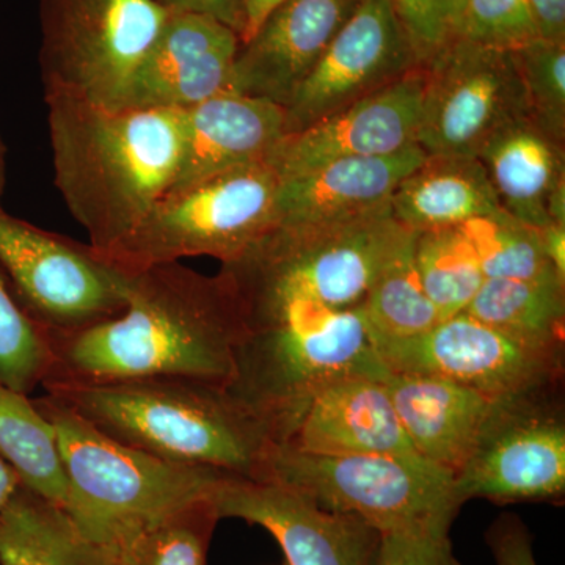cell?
<instances>
[{"mask_svg":"<svg viewBox=\"0 0 565 565\" xmlns=\"http://www.w3.org/2000/svg\"><path fill=\"white\" fill-rule=\"evenodd\" d=\"M212 503L221 519L244 520L273 534L289 565L374 564L377 530L289 487L232 476Z\"/></svg>","mask_w":565,"mask_h":565,"instance_id":"obj_15","label":"cell"},{"mask_svg":"<svg viewBox=\"0 0 565 565\" xmlns=\"http://www.w3.org/2000/svg\"><path fill=\"white\" fill-rule=\"evenodd\" d=\"M0 459L13 468L22 486L65 508L68 498L54 427L29 394L0 382Z\"/></svg>","mask_w":565,"mask_h":565,"instance_id":"obj_27","label":"cell"},{"mask_svg":"<svg viewBox=\"0 0 565 565\" xmlns=\"http://www.w3.org/2000/svg\"><path fill=\"white\" fill-rule=\"evenodd\" d=\"M452 39L514 52L541 32L530 0H462Z\"/></svg>","mask_w":565,"mask_h":565,"instance_id":"obj_34","label":"cell"},{"mask_svg":"<svg viewBox=\"0 0 565 565\" xmlns=\"http://www.w3.org/2000/svg\"><path fill=\"white\" fill-rule=\"evenodd\" d=\"M565 282L486 278L463 313L533 348L563 351Z\"/></svg>","mask_w":565,"mask_h":565,"instance_id":"obj_26","label":"cell"},{"mask_svg":"<svg viewBox=\"0 0 565 565\" xmlns=\"http://www.w3.org/2000/svg\"><path fill=\"white\" fill-rule=\"evenodd\" d=\"M423 70L418 145L429 156L478 158L500 129L531 117L512 52L451 39Z\"/></svg>","mask_w":565,"mask_h":565,"instance_id":"obj_11","label":"cell"},{"mask_svg":"<svg viewBox=\"0 0 565 565\" xmlns=\"http://www.w3.org/2000/svg\"><path fill=\"white\" fill-rule=\"evenodd\" d=\"M33 403L57 437L68 486L65 511L93 541L115 544L137 527L212 501L233 476L170 462L111 440L47 394Z\"/></svg>","mask_w":565,"mask_h":565,"instance_id":"obj_5","label":"cell"},{"mask_svg":"<svg viewBox=\"0 0 565 565\" xmlns=\"http://www.w3.org/2000/svg\"><path fill=\"white\" fill-rule=\"evenodd\" d=\"M44 96L121 109L134 73L172 11L156 0H40Z\"/></svg>","mask_w":565,"mask_h":565,"instance_id":"obj_9","label":"cell"},{"mask_svg":"<svg viewBox=\"0 0 565 565\" xmlns=\"http://www.w3.org/2000/svg\"><path fill=\"white\" fill-rule=\"evenodd\" d=\"M156 2L170 11L206 14L239 33L243 0H156Z\"/></svg>","mask_w":565,"mask_h":565,"instance_id":"obj_38","label":"cell"},{"mask_svg":"<svg viewBox=\"0 0 565 565\" xmlns=\"http://www.w3.org/2000/svg\"><path fill=\"white\" fill-rule=\"evenodd\" d=\"M54 182L98 255L134 232L177 178L185 115L44 96Z\"/></svg>","mask_w":565,"mask_h":565,"instance_id":"obj_2","label":"cell"},{"mask_svg":"<svg viewBox=\"0 0 565 565\" xmlns=\"http://www.w3.org/2000/svg\"><path fill=\"white\" fill-rule=\"evenodd\" d=\"M426 158L414 145L394 154L338 159L282 178L275 200L277 226L341 221L390 203L397 184Z\"/></svg>","mask_w":565,"mask_h":565,"instance_id":"obj_22","label":"cell"},{"mask_svg":"<svg viewBox=\"0 0 565 565\" xmlns=\"http://www.w3.org/2000/svg\"><path fill=\"white\" fill-rule=\"evenodd\" d=\"M0 273L14 300L46 334L66 333L120 313L131 273L90 244L13 217L0 204Z\"/></svg>","mask_w":565,"mask_h":565,"instance_id":"obj_10","label":"cell"},{"mask_svg":"<svg viewBox=\"0 0 565 565\" xmlns=\"http://www.w3.org/2000/svg\"><path fill=\"white\" fill-rule=\"evenodd\" d=\"M180 169L169 192L270 161L285 132V109L264 99L226 92L184 110Z\"/></svg>","mask_w":565,"mask_h":565,"instance_id":"obj_21","label":"cell"},{"mask_svg":"<svg viewBox=\"0 0 565 565\" xmlns=\"http://www.w3.org/2000/svg\"><path fill=\"white\" fill-rule=\"evenodd\" d=\"M120 313L47 334L46 386L191 379L228 386L245 337L228 274L204 275L182 263L131 273Z\"/></svg>","mask_w":565,"mask_h":565,"instance_id":"obj_1","label":"cell"},{"mask_svg":"<svg viewBox=\"0 0 565 565\" xmlns=\"http://www.w3.org/2000/svg\"><path fill=\"white\" fill-rule=\"evenodd\" d=\"M98 433L148 455L259 481L273 427L228 388L191 379L46 386Z\"/></svg>","mask_w":565,"mask_h":565,"instance_id":"obj_3","label":"cell"},{"mask_svg":"<svg viewBox=\"0 0 565 565\" xmlns=\"http://www.w3.org/2000/svg\"><path fill=\"white\" fill-rule=\"evenodd\" d=\"M460 501L559 500L565 492V424L546 394L504 403L455 475Z\"/></svg>","mask_w":565,"mask_h":565,"instance_id":"obj_14","label":"cell"},{"mask_svg":"<svg viewBox=\"0 0 565 565\" xmlns=\"http://www.w3.org/2000/svg\"><path fill=\"white\" fill-rule=\"evenodd\" d=\"M390 206L396 222L415 233L459 228L501 207L478 158L429 154L397 184Z\"/></svg>","mask_w":565,"mask_h":565,"instance_id":"obj_24","label":"cell"},{"mask_svg":"<svg viewBox=\"0 0 565 565\" xmlns=\"http://www.w3.org/2000/svg\"><path fill=\"white\" fill-rule=\"evenodd\" d=\"M407 232L385 203L341 221L275 226L222 270L232 278L243 310L294 299L348 310L362 305Z\"/></svg>","mask_w":565,"mask_h":565,"instance_id":"obj_6","label":"cell"},{"mask_svg":"<svg viewBox=\"0 0 565 565\" xmlns=\"http://www.w3.org/2000/svg\"><path fill=\"white\" fill-rule=\"evenodd\" d=\"M7 150L6 141H3L2 134H0V204H2L3 193L7 189Z\"/></svg>","mask_w":565,"mask_h":565,"instance_id":"obj_43","label":"cell"},{"mask_svg":"<svg viewBox=\"0 0 565 565\" xmlns=\"http://www.w3.org/2000/svg\"><path fill=\"white\" fill-rule=\"evenodd\" d=\"M278 446L319 456L416 452L384 379L355 375L316 390L286 422Z\"/></svg>","mask_w":565,"mask_h":565,"instance_id":"obj_19","label":"cell"},{"mask_svg":"<svg viewBox=\"0 0 565 565\" xmlns=\"http://www.w3.org/2000/svg\"><path fill=\"white\" fill-rule=\"evenodd\" d=\"M239 33L206 14L172 11L134 73L121 109L185 110L232 92Z\"/></svg>","mask_w":565,"mask_h":565,"instance_id":"obj_17","label":"cell"},{"mask_svg":"<svg viewBox=\"0 0 565 565\" xmlns=\"http://www.w3.org/2000/svg\"><path fill=\"white\" fill-rule=\"evenodd\" d=\"M384 382L415 451L452 475L467 462L498 411L512 401L430 375L390 371Z\"/></svg>","mask_w":565,"mask_h":565,"instance_id":"obj_20","label":"cell"},{"mask_svg":"<svg viewBox=\"0 0 565 565\" xmlns=\"http://www.w3.org/2000/svg\"><path fill=\"white\" fill-rule=\"evenodd\" d=\"M278 185L280 174L266 161L167 192L103 258L126 273L196 256L236 263L277 226Z\"/></svg>","mask_w":565,"mask_h":565,"instance_id":"obj_7","label":"cell"},{"mask_svg":"<svg viewBox=\"0 0 565 565\" xmlns=\"http://www.w3.org/2000/svg\"><path fill=\"white\" fill-rule=\"evenodd\" d=\"M259 481L297 490L379 533L449 531L463 504L455 475L418 452L319 456L275 446Z\"/></svg>","mask_w":565,"mask_h":565,"instance_id":"obj_8","label":"cell"},{"mask_svg":"<svg viewBox=\"0 0 565 565\" xmlns=\"http://www.w3.org/2000/svg\"><path fill=\"white\" fill-rule=\"evenodd\" d=\"M539 236H541L542 250L546 259L555 267L557 275L565 280V225L550 223L539 230Z\"/></svg>","mask_w":565,"mask_h":565,"instance_id":"obj_41","label":"cell"},{"mask_svg":"<svg viewBox=\"0 0 565 565\" xmlns=\"http://www.w3.org/2000/svg\"><path fill=\"white\" fill-rule=\"evenodd\" d=\"M371 337L392 373L445 379L498 399L546 394L563 367V351L520 343L467 313L414 337Z\"/></svg>","mask_w":565,"mask_h":565,"instance_id":"obj_12","label":"cell"},{"mask_svg":"<svg viewBox=\"0 0 565 565\" xmlns=\"http://www.w3.org/2000/svg\"><path fill=\"white\" fill-rule=\"evenodd\" d=\"M533 120L553 139L565 137V41L537 39L512 52Z\"/></svg>","mask_w":565,"mask_h":565,"instance_id":"obj_33","label":"cell"},{"mask_svg":"<svg viewBox=\"0 0 565 565\" xmlns=\"http://www.w3.org/2000/svg\"><path fill=\"white\" fill-rule=\"evenodd\" d=\"M288 2L289 0H243L241 2V44L247 43L262 29L264 22Z\"/></svg>","mask_w":565,"mask_h":565,"instance_id":"obj_40","label":"cell"},{"mask_svg":"<svg viewBox=\"0 0 565 565\" xmlns=\"http://www.w3.org/2000/svg\"><path fill=\"white\" fill-rule=\"evenodd\" d=\"M415 263L424 291L441 319L463 313L486 281L478 256L460 228L416 233Z\"/></svg>","mask_w":565,"mask_h":565,"instance_id":"obj_30","label":"cell"},{"mask_svg":"<svg viewBox=\"0 0 565 565\" xmlns=\"http://www.w3.org/2000/svg\"><path fill=\"white\" fill-rule=\"evenodd\" d=\"M542 39L565 41V0H530Z\"/></svg>","mask_w":565,"mask_h":565,"instance_id":"obj_39","label":"cell"},{"mask_svg":"<svg viewBox=\"0 0 565 565\" xmlns=\"http://www.w3.org/2000/svg\"><path fill=\"white\" fill-rule=\"evenodd\" d=\"M21 484L22 482L14 473L13 468L6 460L0 459V511L6 508Z\"/></svg>","mask_w":565,"mask_h":565,"instance_id":"obj_42","label":"cell"},{"mask_svg":"<svg viewBox=\"0 0 565 565\" xmlns=\"http://www.w3.org/2000/svg\"><path fill=\"white\" fill-rule=\"evenodd\" d=\"M415 236L411 230L405 233L382 264L360 305L374 337H414L441 321L416 269Z\"/></svg>","mask_w":565,"mask_h":565,"instance_id":"obj_28","label":"cell"},{"mask_svg":"<svg viewBox=\"0 0 565 565\" xmlns=\"http://www.w3.org/2000/svg\"><path fill=\"white\" fill-rule=\"evenodd\" d=\"M459 228L470 241L486 278L565 282L546 259L539 230L503 207L471 218Z\"/></svg>","mask_w":565,"mask_h":565,"instance_id":"obj_31","label":"cell"},{"mask_svg":"<svg viewBox=\"0 0 565 565\" xmlns=\"http://www.w3.org/2000/svg\"><path fill=\"white\" fill-rule=\"evenodd\" d=\"M0 565H117V556L65 508L21 484L0 511Z\"/></svg>","mask_w":565,"mask_h":565,"instance_id":"obj_25","label":"cell"},{"mask_svg":"<svg viewBox=\"0 0 565 565\" xmlns=\"http://www.w3.org/2000/svg\"><path fill=\"white\" fill-rule=\"evenodd\" d=\"M448 534L446 530L381 533L373 565H459Z\"/></svg>","mask_w":565,"mask_h":565,"instance_id":"obj_36","label":"cell"},{"mask_svg":"<svg viewBox=\"0 0 565 565\" xmlns=\"http://www.w3.org/2000/svg\"><path fill=\"white\" fill-rule=\"evenodd\" d=\"M218 516L212 501H202L137 527L115 542L117 565H206Z\"/></svg>","mask_w":565,"mask_h":565,"instance_id":"obj_29","label":"cell"},{"mask_svg":"<svg viewBox=\"0 0 565 565\" xmlns=\"http://www.w3.org/2000/svg\"><path fill=\"white\" fill-rule=\"evenodd\" d=\"M50 340L24 313L0 273V382L14 392L31 394L50 373Z\"/></svg>","mask_w":565,"mask_h":565,"instance_id":"obj_32","label":"cell"},{"mask_svg":"<svg viewBox=\"0 0 565 565\" xmlns=\"http://www.w3.org/2000/svg\"><path fill=\"white\" fill-rule=\"evenodd\" d=\"M497 565H537L525 525L514 515L498 519L487 533Z\"/></svg>","mask_w":565,"mask_h":565,"instance_id":"obj_37","label":"cell"},{"mask_svg":"<svg viewBox=\"0 0 565 565\" xmlns=\"http://www.w3.org/2000/svg\"><path fill=\"white\" fill-rule=\"evenodd\" d=\"M243 315L245 337L226 388L270 424L277 446L286 422L316 390L390 373L360 307L337 310L294 299Z\"/></svg>","mask_w":565,"mask_h":565,"instance_id":"obj_4","label":"cell"},{"mask_svg":"<svg viewBox=\"0 0 565 565\" xmlns=\"http://www.w3.org/2000/svg\"><path fill=\"white\" fill-rule=\"evenodd\" d=\"M360 0H289L234 62L232 92L285 109Z\"/></svg>","mask_w":565,"mask_h":565,"instance_id":"obj_18","label":"cell"},{"mask_svg":"<svg viewBox=\"0 0 565 565\" xmlns=\"http://www.w3.org/2000/svg\"><path fill=\"white\" fill-rule=\"evenodd\" d=\"M424 81L422 65L310 128L282 137L270 158L280 180L338 159L390 156L418 145Z\"/></svg>","mask_w":565,"mask_h":565,"instance_id":"obj_16","label":"cell"},{"mask_svg":"<svg viewBox=\"0 0 565 565\" xmlns=\"http://www.w3.org/2000/svg\"><path fill=\"white\" fill-rule=\"evenodd\" d=\"M478 159L504 211L537 230L555 223L550 221L548 202L565 184L564 143L546 134L533 117L500 129Z\"/></svg>","mask_w":565,"mask_h":565,"instance_id":"obj_23","label":"cell"},{"mask_svg":"<svg viewBox=\"0 0 565 565\" xmlns=\"http://www.w3.org/2000/svg\"><path fill=\"white\" fill-rule=\"evenodd\" d=\"M390 3L423 65L452 39L462 0H390Z\"/></svg>","mask_w":565,"mask_h":565,"instance_id":"obj_35","label":"cell"},{"mask_svg":"<svg viewBox=\"0 0 565 565\" xmlns=\"http://www.w3.org/2000/svg\"><path fill=\"white\" fill-rule=\"evenodd\" d=\"M422 66L390 0H360L285 107V132L296 134L382 90Z\"/></svg>","mask_w":565,"mask_h":565,"instance_id":"obj_13","label":"cell"}]
</instances>
